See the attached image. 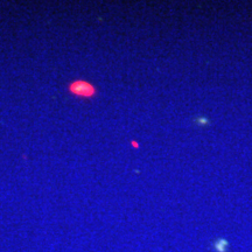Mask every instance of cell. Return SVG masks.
I'll list each match as a JSON object with an SVG mask.
<instances>
[{"mask_svg":"<svg viewBox=\"0 0 252 252\" xmlns=\"http://www.w3.org/2000/svg\"><path fill=\"white\" fill-rule=\"evenodd\" d=\"M69 91L76 96L90 98L96 95V88L86 81H75L69 85Z\"/></svg>","mask_w":252,"mask_h":252,"instance_id":"6da1fadb","label":"cell"},{"mask_svg":"<svg viewBox=\"0 0 252 252\" xmlns=\"http://www.w3.org/2000/svg\"><path fill=\"white\" fill-rule=\"evenodd\" d=\"M214 246H215V250L217 252H226L228 246H229V243H228L226 239L221 238V239H217V241L215 242Z\"/></svg>","mask_w":252,"mask_h":252,"instance_id":"7a4b0ae2","label":"cell"},{"mask_svg":"<svg viewBox=\"0 0 252 252\" xmlns=\"http://www.w3.org/2000/svg\"><path fill=\"white\" fill-rule=\"evenodd\" d=\"M197 123L203 124V125H204V124H208V120L206 119V118H198V119H197Z\"/></svg>","mask_w":252,"mask_h":252,"instance_id":"3957f363","label":"cell"},{"mask_svg":"<svg viewBox=\"0 0 252 252\" xmlns=\"http://www.w3.org/2000/svg\"><path fill=\"white\" fill-rule=\"evenodd\" d=\"M132 145L134 146V147H138V146H139L138 144H137V142H135V141H132Z\"/></svg>","mask_w":252,"mask_h":252,"instance_id":"277c9868","label":"cell"}]
</instances>
